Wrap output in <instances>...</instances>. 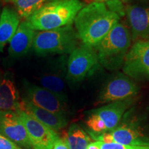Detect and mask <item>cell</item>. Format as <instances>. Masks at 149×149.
Returning <instances> with one entry per match:
<instances>
[{
  "label": "cell",
  "mask_w": 149,
  "mask_h": 149,
  "mask_svg": "<svg viewBox=\"0 0 149 149\" xmlns=\"http://www.w3.org/2000/svg\"><path fill=\"white\" fill-rule=\"evenodd\" d=\"M121 0L106 3L91 2L85 5L74 20V29L80 42L95 47L124 15Z\"/></svg>",
  "instance_id": "1"
},
{
  "label": "cell",
  "mask_w": 149,
  "mask_h": 149,
  "mask_svg": "<svg viewBox=\"0 0 149 149\" xmlns=\"http://www.w3.org/2000/svg\"><path fill=\"white\" fill-rule=\"evenodd\" d=\"M85 5L80 0H51L26 21L34 31H37L70 26Z\"/></svg>",
  "instance_id": "2"
},
{
  "label": "cell",
  "mask_w": 149,
  "mask_h": 149,
  "mask_svg": "<svg viewBox=\"0 0 149 149\" xmlns=\"http://www.w3.org/2000/svg\"><path fill=\"white\" fill-rule=\"evenodd\" d=\"M132 42L129 28L119 22L94 47L100 66L109 70L122 68Z\"/></svg>",
  "instance_id": "3"
},
{
  "label": "cell",
  "mask_w": 149,
  "mask_h": 149,
  "mask_svg": "<svg viewBox=\"0 0 149 149\" xmlns=\"http://www.w3.org/2000/svg\"><path fill=\"white\" fill-rule=\"evenodd\" d=\"M89 134L95 141L115 142L131 146H149V130L140 117L130 109L114 129L100 134Z\"/></svg>",
  "instance_id": "4"
},
{
  "label": "cell",
  "mask_w": 149,
  "mask_h": 149,
  "mask_svg": "<svg viewBox=\"0 0 149 149\" xmlns=\"http://www.w3.org/2000/svg\"><path fill=\"white\" fill-rule=\"evenodd\" d=\"M80 40L72 25L35 32L33 49L40 56L69 55L79 45Z\"/></svg>",
  "instance_id": "5"
},
{
  "label": "cell",
  "mask_w": 149,
  "mask_h": 149,
  "mask_svg": "<svg viewBox=\"0 0 149 149\" xmlns=\"http://www.w3.org/2000/svg\"><path fill=\"white\" fill-rule=\"evenodd\" d=\"M134 98L107 104L89 112L86 124L90 132L100 134L114 129L134 104Z\"/></svg>",
  "instance_id": "6"
},
{
  "label": "cell",
  "mask_w": 149,
  "mask_h": 149,
  "mask_svg": "<svg viewBox=\"0 0 149 149\" xmlns=\"http://www.w3.org/2000/svg\"><path fill=\"white\" fill-rule=\"evenodd\" d=\"M100 67L95 48L81 43L67 58V82L72 84L81 82L93 75Z\"/></svg>",
  "instance_id": "7"
},
{
  "label": "cell",
  "mask_w": 149,
  "mask_h": 149,
  "mask_svg": "<svg viewBox=\"0 0 149 149\" xmlns=\"http://www.w3.org/2000/svg\"><path fill=\"white\" fill-rule=\"evenodd\" d=\"M124 74L132 79L149 80V40L133 42L122 66Z\"/></svg>",
  "instance_id": "8"
},
{
  "label": "cell",
  "mask_w": 149,
  "mask_h": 149,
  "mask_svg": "<svg viewBox=\"0 0 149 149\" xmlns=\"http://www.w3.org/2000/svg\"><path fill=\"white\" fill-rule=\"evenodd\" d=\"M139 87L133 79L122 72H117L108 80L100 91L97 104H109L134 98L138 94Z\"/></svg>",
  "instance_id": "9"
},
{
  "label": "cell",
  "mask_w": 149,
  "mask_h": 149,
  "mask_svg": "<svg viewBox=\"0 0 149 149\" xmlns=\"http://www.w3.org/2000/svg\"><path fill=\"white\" fill-rule=\"evenodd\" d=\"M26 100L52 113L68 117V97L59 95L41 86L24 81Z\"/></svg>",
  "instance_id": "10"
},
{
  "label": "cell",
  "mask_w": 149,
  "mask_h": 149,
  "mask_svg": "<svg viewBox=\"0 0 149 149\" xmlns=\"http://www.w3.org/2000/svg\"><path fill=\"white\" fill-rule=\"evenodd\" d=\"M124 15L131 33L132 42L149 40V0L126 3Z\"/></svg>",
  "instance_id": "11"
},
{
  "label": "cell",
  "mask_w": 149,
  "mask_h": 149,
  "mask_svg": "<svg viewBox=\"0 0 149 149\" xmlns=\"http://www.w3.org/2000/svg\"><path fill=\"white\" fill-rule=\"evenodd\" d=\"M26 129L33 149H51L59 138L55 130L48 128L26 113L19 109L16 111Z\"/></svg>",
  "instance_id": "12"
},
{
  "label": "cell",
  "mask_w": 149,
  "mask_h": 149,
  "mask_svg": "<svg viewBox=\"0 0 149 149\" xmlns=\"http://www.w3.org/2000/svg\"><path fill=\"white\" fill-rule=\"evenodd\" d=\"M0 135L22 149H33L26 129L16 112L0 111Z\"/></svg>",
  "instance_id": "13"
},
{
  "label": "cell",
  "mask_w": 149,
  "mask_h": 149,
  "mask_svg": "<svg viewBox=\"0 0 149 149\" xmlns=\"http://www.w3.org/2000/svg\"><path fill=\"white\" fill-rule=\"evenodd\" d=\"M67 58L66 55L57 58L39 79L42 88L66 97H68L66 91Z\"/></svg>",
  "instance_id": "14"
},
{
  "label": "cell",
  "mask_w": 149,
  "mask_h": 149,
  "mask_svg": "<svg viewBox=\"0 0 149 149\" xmlns=\"http://www.w3.org/2000/svg\"><path fill=\"white\" fill-rule=\"evenodd\" d=\"M19 109L55 132L62 129L68 125V117L37 107L25 99H23L20 102Z\"/></svg>",
  "instance_id": "15"
},
{
  "label": "cell",
  "mask_w": 149,
  "mask_h": 149,
  "mask_svg": "<svg viewBox=\"0 0 149 149\" xmlns=\"http://www.w3.org/2000/svg\"><path fill=\"white\" fill-rule=\"evenodd\" d=\"M35 34V31L26 21L21 22L9 42V55L12 57H19L26 55L33 46Z\"/></svg>",
  "instance_id": "16"
},
{
  "label": "cell",
  "mask_w": 149,
  "mask_h": 149,
  "mask_svg": "<svg viewBox=\"0 0 149 149\" xmlns=\"http://www.w3.org/2000/svg\"><path fill=\"white\" fill-rule=\"evenodd\" d=\"M19 94L10 74H5L0 80V111L16 112L20 108Z\"/></svg>",
  "instance_id": "17"
},
{
  "label": "cell",
  "mask_w": 149,
  "mask_h": 149,
  "mask_svg": "<svg viewBox=\"0 0 149 149\" xmlns=\"http://www.w3.org/2000/svg\"><path fill=\"white\" fill-rule=\"evenodd\" d=\"M20 24V17L16 10L8 6H5L0 15V53H2L6 45Z\"/></svg>",
  "instance_id": "18"
},
{
  "label": "cell",
  "mask_w": 149,
  "mask_h": 149,
  "mask_svg": "<svg viewBox=\"0 0 149 149\" xmlns=\"http://www.w3.org/2000/svg\"><path fill=\"white\" fill-rule=\"evenodd\" d=\"M69 149H87L91 142L86 132L77 124H72L64 138Z\"/></svg>",
  "instance_id": "19"
},
{
  "label": "cell",
  "mask_w": 149,
  "mask_h": 149,
  "mask_svg": "<svg viewBox=\"0 0 149 149\" xmlns=\"http://www.w3.org/2000/svg\"><path fill=\"white\" fill-rule=\"evenodd\" d=\"M20 17L28 19L50 0H11Z\"/></svg>",
  "instance_id": "20"
},
{
  "label": "cell",
  "mask_w": 149,
  "mask_h": 149,
  "mask_svg": "<svg viewBox=\"0 0 149 149\" xmlns=\"http://www.w3.org/2000/svg\"><path fill=\"white\" fill-rule=\"evenodd\" d=\"M100 149H149V146H131L115 142L106 143L97 141Z\"/></svg>",
  "instance_id": "21"
},
{
  "label": "cell",
  "mask_w": 149,
  "mask_h": 149,
  "mask_svg": "<svg viewBox=\"0 0 149 149\" xmlns=\"http://www.w3.org/2000/svg\"><path fill=\"white\" fill-rule=\"evenodd\" d=\"M0 149H22L10 139L0 135Z\"/></svg>",
  "instance_id": "22"
},
{
  "label": "cell",
  "mask_w": 149,
  "mask_h": 149,
  "mask_svg": "<svg viewBox=\"0 0 149 149\" xmlns=\"http://www.w3.org/2000/svg\"><path fill=\"white\" fill-rule=\"evenodd\" d=\"M51 149H69V148L64 139L59 138L54 143L53 148Z\"/></svg>",
  "instance_id": "23"
},
{
  "label": "cell",
  "mask_w": 149,
  "mask_h": 149,
  "mask_svg": "<svg viewBox=\"0 0 149 149\" xmlns=\"http://www.w3.org/2000/svg\"><path fill=\"white\" fill-rule=\"evenodd\" d=\"M87 149H100V146H99L97 141H95L91 142L90 144H88V147H87Z\"/></svg>",
  "instance_id": "24"
},
{
  "label": "cell",
  "mask_w": 149,
  "mask_h": 149,
  "mask_svg": "<svg viewBox=\"0 0 149 149\" xmlns=\"http://www.w3.org/2000/svg\"><path fill=\"white\" fill-rule=\"evenodd\" d=\"M92 1V2H102V3H106L107 1H111V0H91Z\"/></svg>",
  "instance_id": "25"
},
{
  "label": "cell",
  "mask_w": 149,
  "mask_h": 149,
  "mask_svg": "<svg viewBox=\"0 0 149 149\" xmlns=\"http://www.w3.org/2000/svg\"><path fill=\"white\" fill-rule=\"evenodd\" d=\"M121 1H122V2L124 3H128L132 2V1H135V0H121Z\"/></svg>",
  "instance_id": "26"
},
{
  "label": "cell",
  "mask_w": 149,
  "mask_h": 149,
  "mask_svg": "<svg viewBox=\"0 0 149 149\" xmlns=\"http://www.w3.org/2000/svg\"><path fill=\"white\" fill-rule=\"evenodd\" d=\"M3 1H11V0H3Z\"/></svg>",
  "instance_id": "27"
},
{
  "label": "cell",
  "mask_w": 149,
  "mask_h": 149,
  "mask_svg": "<svg viewBox=\"0 0 149 149\" xmlns=\"http://www.w3.org/2000/svg\"><path fill=\"white\" fill-rule=\"evenodd\" d=\"M1 74H0V80H1Z\"/></svg>",
  "instance_id": "28"
},
{
  "label": "cell",
  "mask_w": 149,
  "mask_h": 149,
  "mask_svg": "<svg viewBox=\"0 0 149 149\" xmlns=\"http://www.w3.org/2000/svg\"><path fill=\"white\" fill-rule=\"evenodd\" d=\"M1 8H0V15H1Z\"/></svg>",
  "instance_id": "29"
}]
</instances>
